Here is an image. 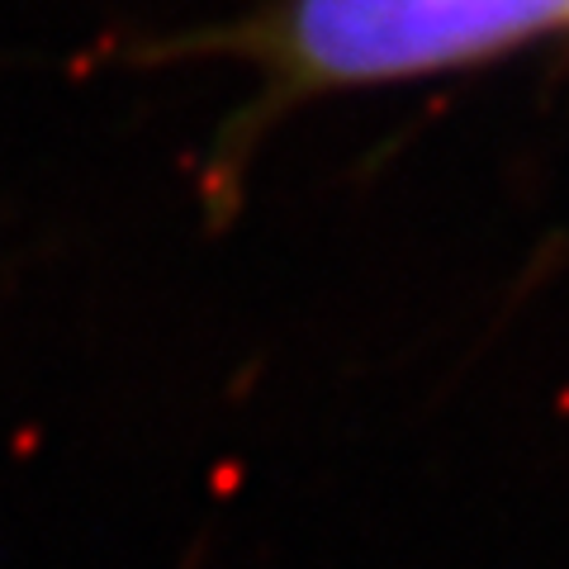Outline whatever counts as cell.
Here are the masks:
<instances>
[{
    "instance_id": "obj_1",
    "label": "cell",
    "mask_w": 569,
    "mask_h": 569,
    "mask_svg": "<svg viewBox=\"0 0 569 569\" xmlns=\"http://www.w3.org/2000/svg\"><path fill=\"white\" fill-rule=\"evenodd\" d=\"M569 24V0H299L290 58L323 81H380L466 62Z\"/></svg>"
}]
</instances>
